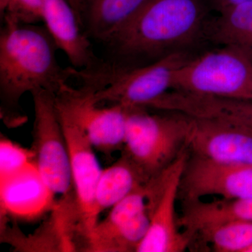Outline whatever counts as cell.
Listing matches in <instances>:
<instances>
[{
  "label": "cell",
  "instance_id": "cell-1",
  "mask_svg": "<svg viewBox=\"0 0 252 252\" xmlns=\"http://www.w3.org/2000/svg\"><path fill=\"white\" fill-rule=\"evenodd\" d=\"M0 32L1 115L8 125L25 122L19 112L26 93L43 89L56 94L74 77L75 68H63L56 58L59 49L45 26L1 18Z\"/></svg>",
  "mask_w": 252,
  "mask_h": 252
},
{
  "label": "cell",
  "instance_id": "cell-2",
  "mask_svg": "<svg viewBox=\"0 0 252 252\" xmlns=\"http://www.w3.org/2000/svg\"><path fill=\"white\" fill-rule=\"evenodd\" d=\"M203 18L200 0H152L104 44L109 54L104 62L112 67L126 68L132 61H157L193 40Z\"/></svg>",
  "mask_w": 252,
  "mask_h": 252
},
{
  "label": "cell",
  "instance_id": "cell-3",
  "mask_svg": "<svg viewBox=\"0 0 252 252\" xmlns=\"http://www.w3.org/2000/svg\"><path fill=\"white\" fill-rule=\"evenodd\" d=\"M189 59L187 55L177 51L135 67L113 68L104 61L97 69L78 72V79L92 89L98 104L148 109L172 90L176 72Z\"/></svg>",
  "mask_w": 252,
  "mask_h": 252
},
{
  "label": "cell",
  "instance_id": "cell-4",
  "mask_svg": "<svg viewBox=\"0 0 252 252\" xmlns=\"http://www.w3.org/2000/svg\"><path fill=\"white\" fill-rule=\"evenodd\" d=\"M152 114L128 107L122 152L149 180L160 175L188 149L190 119L180 113Z\"/></svg>",
  "mask_w": 252,
  "mask_h": 252
},
{
  "label": "cell",
  "instance_id": "cell-5",
  "mask_svg": "<svg viewBox=\"0 0 252 252\" xmlns=\"http://www.w3.org/2000/svg\"><path fill=\"white\" fill-rule=\"evenodd\" d=\"M172 90L252 101V61L224 46L186 61L175 73Z\"/></svg>",
  "mask_w": 252,
  "mask_h": 252
},
{
  "label": "cell",
  "instance_id": "cell-6",
  "mask_svg": "<svg viewBox=\"0 0 252 252\" xmlns=\"http://www.w3.org/2000/svg\"><path fill=\"white\" fill-rule=\"evenodd\" d=\"M34 122L32 149L35 164L44 182L64 203L74 199L70 159L67 142L56 109L55 94L38 89L31 93Z\"/></svg>",
  "mask_w": 252,
  "mask_h": 252
},
{
  "label": "cell",
  "instance_id": "cell-7",
  "mask_svg": "<svg viewBox=\"0 0 252 252\" xmlns=\"http://www.w3.org/2000/svg\"><path fill=\"white\" fill-rule=\"evenodd\" d=\"M189 155V149H186L166 170L147 183L150 223L136 252H185L192 243L181 229L176 212L181 180Z\"/></svg>",
  "mask_w": 252,
  "mask_h": 252
},
{
  "label": "cell",
  "instance_id": "cell-8",
  "mask_svg": "<svg viewBox=\"0 0 252 252\" xmlns=\"http://www.w3.org/2000/svg\"><path fill=\"white\" fill-rule=\"evenodd\" d=\"M55 99L57 109L77 123L94 149L108 157L122 151L128 107L121 104L99 105L94 91L84 84L78 89L65 84L55 94Z\"/></svg>",
  "mask_w": 252,
  "mask_h": 252
},
{
  "label": "cell",
  "instance_id": "cell-9",
  "mask_svg": "<svg viewBox=\"0 0 252 252\" xmlns=\"http://www.w3.org/2000/svg\"><path fill=\"white\" fill-rule=\"evenodd\" d=\"M57 112L70 159L74 188L73 227L74 234L84 242V248L99 221L94 212V195L102 170L94 154V146L84 130L67 114L58 109Z\"/></svg>",
  "mask_w": 252,
  "mask_h": 252
},
{
  "label": "cell",
  "instance_id": "cell-10",
  "mask_svg": "<svg viewBox=\"0 0 252 252\" xmlns=\"http://www.w3.org/2000/svg\"><path fill=\"white\" fill-rule=\"evenodd\" d=\"M207 196L252 198V166L220 163L190 154L182 174L179 199L185 204Z\"/></svg>",
  "mask_w": 252,
  "mask_h": 252
},
{
  "label": "cell",
  "instance_id": "cell-11",
  "mask_svg": "<svg viewBox=\"0 0 252 252\" xmlns=\"http://www.w3.org/2000/svg\"><path fill=\"white\" fill-rule=\"evenodd\" d=\"M190 119V154L220 163L252 166L251 132L220 121Z\"/></svg>",
  "mask_w": 252,
  "mask_h": 252
},
{
  "label": "cell",
  "instance_id": "cell-12",
  "mask_svg": "<svg viewBox=\"0 0 252 252\" xmlns=\"http://www.w3.org/2000/svg\"><path fill=\"white\" fill-rule=\"evenodd\" d=\"M55 195L33 162L22 171L0 181L1 215L34 221L56 210Z\"/></svg>",
  "mask_w": 252,
  "mask_h": 252
},
{
  "label": "cell",
  "instance_id": "cell-13",
  "mask_svg": "<svg viewBox=\"0 0 252 252\" xmlns=\"http://www.w3.org/2000/svg\"><path fill=\"white\" fill-rule=\"evenodd\" d=\"M41 1L43 23L73 67L89 71L100 67L104 61L94 55L91 40L84 34L69 0Z\"/></svg>",
  "mask_w": 252,
  "mask_h": 252
},
{
  "label": "cell",
  "instance_id": "cell-14",
  "mask_svg": "<svg viewBox=\"0 0 252 252\" xmlns=\"http://www.w3.org/2000/svg\"><path fill=\"white\" fill-rule=\"evenodd\" d=\"M152 0H80L79 23L90 40L107 44Z\"/></svg>",
  "mask_w": 252,
  "mask_h": 252
},
{
  "label": "cell",
  "instance_id": "cell-15",
  "mask_svg": "<svg viewBox=\"0 0 252 252\" xmlns=\"http://www.w3.org/2000/svg\"><path fill=\"white\" fill-rule=\"evenodd\" d=\"M178 223L192 242L195 235L219 225L237 221H252V198L196 200L182 204Z\"/></svg>",
  "mask_w": 252,
  "mask_h": 252
},
{
  "label": "cell",
  "instance_id": "cell-16",
  "mask_svg": "<svg viewBox=\"0 0 252 252\" xmlns=\"http://www.w3.org/2000/svg\"><path fill=\"white\" fill-rule=\"evenodd\" d=\"M150 181L133 162L122 152L112 165L102 170L96 187L94 212L97 218L104 210Z\"/></svg>",
  "mask_w": 252,
  "mask_h": 252
},
{
  "label": "cell",
  "instance_id": "cell-17",
  "mask_svg": "<svg viewBox=\"0 0 252 252\" xmlns=\"http://www.w3.org/2000/svg\"><path fill=\"white\" fill-rule=\"evenodd\" d=\"M213 37L223 46L239 50L252 61V2L220 12L214 26Z\"/></svg>",
  "mask_w": 252,
  "mask_h": 252
},
{
  "label": "cell",
  "instance_id": "cell-18",
  "mask_svg": "<svg viewBox=\"0 0 252 252\" xmlns=\"http://www.w3.org/2000/svg\"><path fill=\"white\" fill-rule=\"evenodd\" d=\"M195 237H200L215 252H248L252 248V221L219 225L200 232Z\"/></svg>",
  "mask_w": 252,
  "mask_h": 252
},
{
  "label": "cell",
  "instance_id": "cell-19",
  "mask_svg": "<svg viewBox=\"0 0 252 252\" xmlns=\"http://www.w3.org/2000/svg\"><path fill=\"white\" fill-rule=\"evenodd\" d=\"M35 154L32 149L25 148L5 136L0 139V181L22 171L34 162Z\"/></svg>",
  "mask_w": 252,
  "mask_h": 252
},
{
  "label": "cell",
  "instance_id": "cell-20",
  "mask_svg": "<svg viewBox=\"0 0 252 252\" xmlns=\"http://www.w3.org/2000/svg\"><path fill=\"white\" fill-rule=\"evenodd\" d=\"M1 18H12L20 23L37 24L43 22L41 0H0Z\"/></svg>",
  "mask_w": 252,
  "mask_h": 252
},
{
  "label": "cell",
  "instance_id": "cell-21",
  "mask_svg": "<svg viewBox=\"0 0 252 252\" xmlns=\"http://www.w3.org/2000/svg\"><path fill=\"white\" fill-rule=\"evenodd\" d=\"M228 121L252 133V101L235 100L230 108Z\"/></svg>",
  "mask_w": 252,
  "mask_h": 252
},
{
  "label": "cell",
  "instance_id": "cell-22",
  "mask_svg": "<svg viewBox=\"0 0 252 252\" xmlns=\"http://www.w3.org/2000/svg\"><path fill=\"white\" fill-rule=\"evenodd\" d=\"M213 2L215 7L220 13L237 5L252 2V0H214Z\"/></svg>",
  "mask_w": 252,
  "mask_h": 252
},
{
  "label": "cell",
  "instance_id": "cell-23",
  "mask_svg": "<svg viewBox=\"0 0 252 252\" xmlns=\"http://www.w3.org/2000/svg\"><path fill=\"white\" fill-rule=\"evenodd\" d=\"M70 4H72L73 8H74V10H75L76 12H77L78 18H79V4H80V0H69Z\"/></svg>",
  "mask_w": 252,
  "mask_h": 252
},
{
  "label": "cell",
  "instance_id": "cell-24",
  "mask_svg": "<svg viewBox=\"0 0 252 252\" xmlns=\"http://www.w3.org/2000/svg\"><path fill=\"white\" fill-rule=\"evenodd\" d=\"M248 252H252V248L251 249H250V250H249Z\"/></svg>",
  "mask_w": 252,
  "mask_h": 252
}]
</instances>
